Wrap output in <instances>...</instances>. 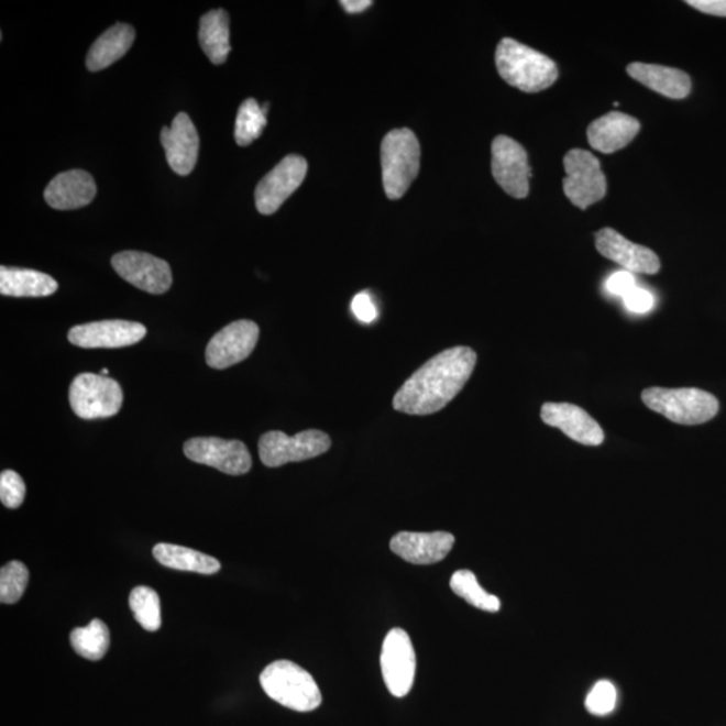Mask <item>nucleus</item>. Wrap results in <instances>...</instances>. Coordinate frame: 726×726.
Instances as JSON below:
<instances>
[{
  "instance_id": "4be33fe9",
  "label": "nucleus",
  "mask_w": 726,
  "mask_h": 726,
  "mask_svg": "<svg viewBox=\"0 0 726 726\" xmlns=\"http://www.w3.org/2000/svg\"><path fill=\"white\" fill-rule=\"evenodd\" d=\"M627 73L634 80L669 99H685L692 90L686 73L668 66L634 63L627 66Z\"/></svg>"
},
{
  "instance_id": "f03ea898",
  "label": "nucleus",
  "mask_w": 726,
  "mask_h": 726,
  "mask_svg": "<svg viewBox=\"0 0 726 726\" xmlns=\"http://www.w3.org/2000/svg\"><path fill=\"white\" fill-rule=\"evenodd\" d=\"M495 64L508 85L526 94L541 92L559 78V68L552 58L513 38L499 42Z\"/></svg>"
},
{
  "instance_id": "5701e85b",
  "label": "nucleus",
  "mask_w": 726,
  "mask_h": 726,
  "mask_svg": "<svg viewBox=\"0 0 726 726\" xmlns=\"http://www.w3.org/2000/svg\"><path fill=\"white\" fill-rule=\"evenodd\" d=\"M58 289L52 276L34 270L0 266V294L12 298H45Z\"/></svg>"
},
{
  "instance_id": "cd10ccee",
  "label": "nucleus",
  "mask_w": 726,
  "mask_h": 726,
  "mask_svg": "<svg viewBox=\"0 0 726 726\" xmlns=\"http://www.w3.org/2000/svg\"><path fill=\"white\" fill-rule=\"evenodd\" d=\"M450 586L455 595L474 605L475 608L487 610V613H498L501 609L499 598L484 591L477 583L475 574L468 569L453 573Z\"/></svg>"
},
{
  "instance_id": "e433bc0d",
  "label": "nucleus",
  "mask_w": 726,
  "mask_h": 726,
  "mask_svg": "<svg viewBox=\"0 0 726 726\" xmlns=\"http://www.w3.org/2000/svg\"><path fill=\"white\" fill-rule=\"evenodd\" d=\"M686 3L705 14L726 16V0H688Z\"/></svg>"
},
{
  "instance_id": "b1692460",
  "label": "nucleus",
  "mask_w": 726,
  "mask_h": 726,
  "mask_svg": "<svg viewBox=\"0 0 726 726\" xmlns=\"http://www.w3.org/2000/svg\"><path fill=\"white\" fill-rule=\"evenodd\" d=\"M135 29L127 23H117L101 34L90 46L87 66L90 72H99L117 63L130 51L135 41Z\"/></svg>"
},
{
  "instance_id": "c756f323",
  "label": "nucleus",
  "mask_w": 726,
  "mask_h": 726,
  "mask_svg": "<svg viewBox=\"0 0 726 726\" xmlns=\"http://www.w3.org/2000/svg\"><path fill=\"white\" fill-rule=\"evenodd\" d=\"M266 125V114L262 106L254 99H248L239 108L238 118H235L234 138L241 147H246L260 135H262Z\"/></svg>"
},
{
  "instance_id": "423d86ee",
  "label": "nucleus",
  "mask_w": 726,
  "mask_h": 726,
  "mask_svg": "<svg viewBox=\"0 0 726 726\" xmlns=\"http://www.w3.org/2000/svg\"><path fill=\"white\" fill-rule=\"evenodd\" d=\"M123 399V389L118 381L101 374H78L70 384V407L84 420L108 419L118 415Z\"/></svg>"
},
{
  "instance_id": "0eeeda50",
  "label": "nucleus",
  "mask_w": 726,
  "mask_h": 726,
  "mask_svg": "<svg viewBox=\"0 0 726 726\" xmlns=\"http://www.w3.org/2000/svg\"><path fill=\"white\" fill-rule=\"evenodd\" d=\"M330 447V436L318 429H308L293 438L280 431H271L260 439L258 455L266 468L276 469L323 455Z\"/></svg>"
},
{
  "instance_id": "393cba45",
  "label": "nucleus",
  "mask_w": 726,
  "mask_h": 726,
  "mask_svg": "<svg viewBox=\"0 0 726 726\" xmlns=\"http://www.w3.org/2000/svg\"><path fill=\"white\" fill-rule=\"evenodd\" d=\"M199 45L206 56L216 65L228 59L230 51L229 15L226 10L217 9L206 12L199 22Z\"/></svg>"
},
{
  "instance_id": "72a5a7b5",
  "label": "nucleus",
  "mask_w": 726,
  "mask_h": 726,
  "mask_svg": "<svg viewBox=\"0 0 726 726\" xmlns=\"http://www.w3.org/2000/svg\"><path fill=\"white\" fill-rule=\"evenodd\" d=\"M351 311L362 323H372L378 317L377 306L367 293L354 296L353 301H351Z\"/></svg>"
},
{
  "instance_id": "20e7f679",
  "label": "nucleus",
  "mask_w": 726,
  "mask_h": 726,
  "mask_svg": "<svg viewBox=\"0 0 726 726\" xmlns=\"http://www.w3.org/2000/svg\"><path fill=\"white\" fill-rule=\"evenodd\" d=\"M647 408L681 426H697L718 414V399L697 387H649L641 392Z\"/></svg>"
},
{
  "instance_id": "a211bd4d",
  "label": "nucleus",
  "mask_w": 726,
  "mask_h": 726,
  "mask_svg": "<svg viewBox=\"0 0 726 726\" xmlns=\"http://www.w3.org/2000/svg\"><path fill=\"white\" fill-rule=\"evenodd\" d=\"M161 142L169 167L182 177L189 175L197 165L199 153V135L189 114L180 112L172 127H163Z\"/></svg>"
},
{
  "instance_id": "f704fd0d",
  "label": "nucleus",
  "mask_w": 726,
  "mask_h": 726,
  "mask_svg": "<svg viewBox=\"0 0 726 726\" xmlns=\"http://www.w3.org/2000/svg\"><path fill=\"white\" fill-rule=\"evenodd\" d=\"M625 305L629 311L637 314L649 312L653 307V296L647 289L635 287L625 296Z\"/></svg>"
},
{
  "instance_id": "1a4fd4ad",
  "label": "nucleus",
  "mask_w": 726,
  "mask_h": 726,
  "mask_svg": "<svg viewBox=\"0 0 726 726\" xmlns=\"http://www.w3.org/2000/svg\"><path fill=\"white\" fill-rule=\"evenodd\" d=\"M381 670L392 695L403 698L410 692L416 675V652L404 629L393 628L387 632L381 652Z\"/></svg>"
},
{
  "instance_id": "a878e982",
  "label": "nucleus",
  "mask_w": 726,
  "mask_h": 726,
  "mask_svg": "<svg viewBox=\"0 0 726 726\" xmlns=\"http://www.w3.org/2000/svg\"><path fill=\"white\" fill-rule=\"evenodd\" d=\"M154 557L163 566L177 571L215 574L221 569V562L215 557L179 544L157 543L154 548Z\"/></svg>"
},
{
  "instance_id": "ddd939ff",
  "label": "nucleus",
  "mask_w": 726,
  "mask_h": 726,
  "mask_svg": "<svg viewBox=\"0 0 726 726\" xmlns=\"http://www.w3.org/2000/svg\"><path fill=\"white\" fill-rule=\"evenodd\" d=\"M258 336V326L252 320H235L210 339L206 348V363L217 371L238 365L253 353Z\"/></svg>"
},
{
  "instance_id": "aec40b11",
  "label": "nucleus",
  "mask_w": 726,
  "mask_h": 726,
  "mask_svg": "<svg viewBox=\"0 0 726 726\" xmlns=\"http://www.w3.org/2000/svg\"><path fill=\"white\" fill-rule=\"evenodd\" d=\"M96 182L84 169H70L53 178L45 190V201L56 210H75L94 201Z\"/></svg>"
},
{
  "instance_id": "dca6fc26",
  "label": "nucleus",
  "mask_w": 726,
  "mask_h": 726,
  "mask_svg": "<svg viewBox=\"0 0 726 726\" xmlns=\"http://www.w3.org/2000/svg\"><path fill=\"white\" fill-rule=\"evenodd\" d=\"M595 241L602 256L622 265L631 274L656 275L661 270V260L656 252L644 245L634 244L614 229L598 230Z\"/></svg>"
},
{
  "instance_id": "bb28decb",
  "label": "nucleus",
  "mask_w": 726,
  "mask_h": 726,
  "mask_svg": "<svg viewBox=\"0 0 726 726\" xmlns=\"http://www.w3.org/2000/svg\"><path fill=\"white\" fill-rule=\"evenodd\" d=\"M70 645L78 656L89 661H100L111 645L109 629L105 622L95 619L87 627H78L70 632Z\"/></svg>"
},
{
  "instance_id": "2f4dec72",
  "label": "nucleus",
  "mask_w": 726,
  "mask_h": 726,
  "mask_svg": "<svg viewBox=\"0 0 726 726\" xmlns=\"http://www.w3.org/2000/svg\"><path fill=\"white\" fill-rule=\"evenodd\" d=\"M616 689L609 681L597 682L586 695L585 707L593 716H607L616 706Z\"/></svg>"
},
{
  "instance_id": "f257e3e1",
  "label": "nucleus",
  "mask_w": 726,
  "mask_h": 726,
  "mask_svg": "<svg viewBox=\"0 0 726 726\" xmlns=\"http://www.w3.org/2000/svg\"><path fill=\"white\" fill-rule=\"evenodd\" d=\"M476 360L475 351L470 348L441 351L405 381L393 398V408L414 416H428L446 408L468 384Z\"/></svg>"
},
{
  "instance_id": "473e14b6",
  "label": "nucleus",
  "mask_w": 726,
  "mask_h": 726,
  "mask_svg": "<svg viewBox=\"0 0 726 726\" xmlns=\"http://www.w3.org/2000/svg\"><path fill=\"white\" fill-rule=\"evenodd\" d=\"M26 496V484L15 471L6 470L0 474V501L8 508H18Z\"/></svg>"
},
{
  "instance_id": "c9c22d12",
  "label": "nucleus",
  "mask_w": 726,
  "mask_h": 726,
  "mask_svg": "<svg viewBox=\"0 0 726 726\" xmlns=\"http://www.w3.org/2000/svg\"><path fill=\"white\" fill-rule=\"evenodd\" d=\"M635 284H637V280H635L634 274H631V272L622 271L616 272V274L610 276L607 284H605V287H607L610 294L625 298L626 295L637 287Z\"/></svg>"
},
{
  "instance_id": "4c0bfd02",
  "label": "nucleus",
  "mask_w": 726,
  "mask_h": 726,
  "mask_svg": "<svg viewBox=\"0 0 726 726\" xmlns=\"http://www.w3.org/2000/svg\"><path fill=\"white\" fill-rule=\"evenodd\" d=\"M372 4L371 0H342L341 2L342 8L350 14H360V12L371 8Z\"/></svg>"
},
{
  "instance_id": "c85d7f7f",
  "label": "nucleus",
  "mask_w": 726,
  "mask_h": 726,
  "mask_svg": "<svg viewBox=\"0 0 726 726\" xmlns=\"http://www.w3.org/2000/svg\"><path fill=\"white\" fill-rule=\"evenodd\" d=\"M130 608L145 631L155 632L161 628V601L154 590L136 586L130 595Z\"/></svg>"
},
{
  "instance_id": "412c9836",
  "label": "nucleus",
  "mask_w": 726,
  "mask_h": 726,
  "mask_svg": "<svg viewBox=\"0 0 726 726\" xmlns=\"http://www.w3.org/2000/svg\"><path fill=\"white\" fill-rule=\"evenodd\" d=\"M640 131L638 119L622 112H609L588 127V142L592 148L603 154H614L627 147Z\"/></svg>"
},
{
  "instance_id": "9d476101",
  "label": "nucleus",
  "mask_w": 726,
  "mask_h": 726,
  "mask_svg": "<svg viewBox=\"0 0 726 726\" xmlns=\"http://www.w3.org/2000/svg\"><path fill=\"white\" fill-rule=\"evenodd\" d=\"M307 161L300 155H288L260 180L254 199L260 213H276L280 206L299 189L307 175Z\"/></svg>"
},
{
  "instance_id": "58836bf2",
  "label": "nucleus",
  "mask_w": 726,
  "mask_h": 726,
  "mask_svg": "<svg viewBox=\"0 0 726 726\" xmlns=\"http://www.w3.org/2000/svg\"><path fill=\"white\" fill-rule=\"evenodd\" d=\"M100 373H101V375H105V377H107L109 372H108V369H102V371Z\"/></svg>"
},
{
  "instance_id": "9b49d317",
  "label": "nucleus",
  "mask_w": 726,
  "mask_h": 726,
  "mask_svg": "<svg viewBox=\"0 0 726 726\" xmlns=\"http://www.w3.org/2000/svg\"><path fill=\"white\" fill-rule=\"evenodd\" d=\"M492 172L496 184L508 196L518 199L528 197L531 169L528 153L522 145L512 138L496 136L492 145Z\"/></svg>"
},
{
  "instance_id": "6ab92c4d",
  "label": "nucleus",
  "mask_w": 726,
  "mask_h": 726,
  "mask_svg": "<svg viewBox=\"0 0 726 726\" xmlns=\"http://www.w3.org/2000/svg\"><path fill=\"white\" fill-rule=\"evenodd\" d=\"M455 543L447 531H402L392 538V552L415 565H431L443 561Z\"/></svg>"
},
{
  "instance_id": "39448f33",
  "label": "nucleus",
  "mask_w": 726,
  "mask_h": 726,
  "mask_svg": "<svg viewBox=\"0 0 726 726\" xmlns=\"http://www.w3.org/2000/svg\"><path fill=\"white\" fill-rule=\"evenodd\" d=\"M420 143L408 129L393 130L381 144V166L386 197L399 199L408 191L420 169Z\"/></svg>"
},
{
  "instance_id": "6e6552de",
  "label": "nucleus",
  "mask_w": 726,
  "mask_h": 726,
  "mask_svg": "<svg viewBox=\"0 0 726 726\" xmlns=\"http://www.w3.org/2000/svg\"><path fill=\"white\" fill-rule=\"evenodd\" d=\"M564 168L566 177L562 186L569 201L581 210L602 201L607 193V179L595 155L573 148L564 157Z\"/></svg>"
},
{
  "instance_id": "7c9ffc66",
  "label": "nucleus",
  "mask_w": 726,
  "mask_h": 726,
  "mask_svg": "<svg viewBox=\"0 0 726 726\" xmlns=\"http://www.w3.org/2000/svg\"><path fill=\"white\" fill-rule=\"evenodd\" d=\"M29 584V569L21 561H10L0 571V602L15 604L21 601Z\"/></svg>"
},
{
  "instance_id": "2eb2a0df",
  "label": "nucleus",
  "mask_w": 726,
  "mask_h": 726,
  "mask_svg": "<svg viewBox=\"0 0 726 726\" xmlns=\"http://www.w3.org/2000/svg\"><path fill=\"white\" fill-rule=\"evenodd\" d=\"M147 336L142 323L129 320H101L72 327L70 343L82 349H119L132 346Z\"/></svg>"
},
{
  "instance_id": "f3484780",
  "label": "nucleus",
  "mask_w": 726,
  "mask_h": 726,
  "mask_svg": "<svg viewBox=\"0 0 726 726\" xmlns=\"http://www.w3.org/2000/svg\"><path fill=\"white\" fill-rule=\"evenodd\" d=\"M541 419L547 426L559 428L569 439L580 444L597 447L604 443V432L593 417L578 405L547 403L541 408Z\"/></svg>"
},
{
  "instance_id": "f8f14e48",
  "label": "nucleus",
  "mask_w": 726,
  "mask_h": 726,
  "mask_svg": "<svg viewBox=\"0 0 726 726\" xmlns=\"http://www.w3.org/2000/svg\"><path fill=\"white\" fill-rule=\"evenodd\" d=\"M184 452L191 462L209 465L228 475H244L252 469L251 453L240 440L194 438L186 441Z\"/></svg>"
},
{
  "instance_id": "7ed1b4c3",
  "label": "nucleus",
  "mask_w": 726,
  "mask_h": 726,
  "mask_svg": "<svg viewBox=\"0 0 726 726\" xmlns=\"http://www.w3.org/2000/svg\"><path fill=\"white\" fill-rule=\"evenodd\" d=\"M260 683L266 695L296 712H312L322 705V693L312 675L290 661L266 666Z\"/></svg>"
},
{
  "instance_id": "4468645a",
  "label": "nucleus",
  "mask_w": 726,
  "mask_h": 726,
  "mask_svg": "<svg viewBox=\"0 0 726 726\" xmlns=\"http://www.w3.org/2000/svg\"><path fill=\"white\" fill-rule=\"evenodd\" d=\"M112 266L125 282L148 294H165L173 284L168 263L150 253L136 251L117 253L112 257Z\"/></svg>"
}]
</instances>
